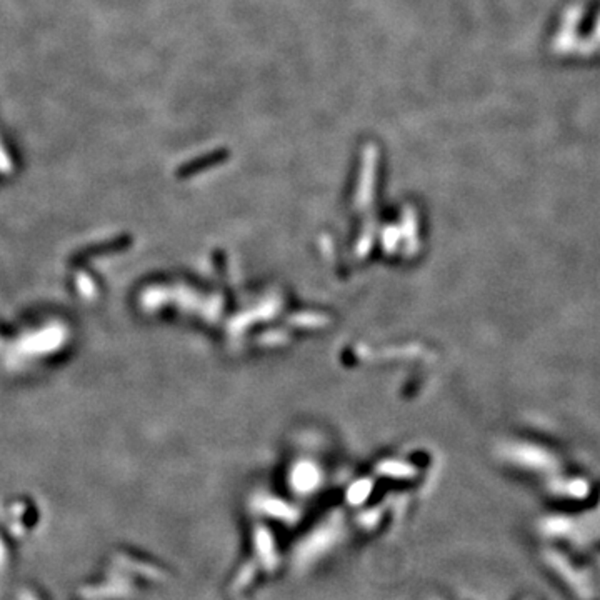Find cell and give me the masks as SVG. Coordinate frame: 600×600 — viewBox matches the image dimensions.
<instances>
[{
  "instance_id": "cell-2",
  "label": "cell",
  "mask_w": 600,
  "mask_h": 600,
  "mask_svg": "<svg viewBox=\"0 0 600 600\" xmlns=\"http://www.w3.org/2000/svg\"><path fill=\"white\" fill-rule=\"evenodd\" d=\"M254 554H256V560L254 562L264 566L267 570H272V568L278 566L276 539H274V535L267 529L258 527L254 532Z\"/></svg>"
},
{
  "instance_id": "cell-1",
  "label": "cell",
  "mask_w": 600,
  "mask_h": 600,
  "mask_svg": "<svg viewBox=\"0 0 600 600\" xmlns=\"http://www.w3.org/2000/svg\"><path fill=\"white\" fill-rule=\"evenodd\" d=\"M339 537L340 533L335 525H322V527L315 529L300 542L296 554V562L302 567L317 562L319 557H324L327 552L332 551Z\"/></svg>"
}]
</instances>
